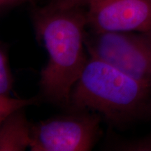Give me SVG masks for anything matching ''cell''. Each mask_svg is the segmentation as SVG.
I'll use <instances>...</instances> for the list:
<instances>
[{
    "label": "cell",
    "instance_id": "cell-1",
    "mask_svg": "<svg viewBox=\"0 0 151 151\" xmlns=\"http://www.w3.org/2000/svg\"><path fill=\"white\" fill-rule=\"evenodd\" d=\"M31 17L37 39L48 54L39 81L42 97L68 106L71 90L88 60L84 50L86 13L81 8L61 9L48 4L34 7Z\"/></svg>",
    "mask_w": 151,
    "mask_h": 151
},
{
    "label": "cell",
    "instance_id": "cell-2",
    "mask_svg": "<svg viewBox=\"0 0 151 151\" xmlns=\"http://www.w3.org/2000/svg\"><path fill=\"white\" fill-rule=\"evenodd\" d=\"M68 106L98 113L110 123L122 125L151 111V86L90 56L71 90Z\"/></svg>",
    "mask_w": 151,
    "mask_h": 151
},
{
    "label": "cell",
    "instance_id": "cell-3",
    "mask_svg": "<svg viewBox=\"0 0 151 151\" xmlns=\"http://www.w3.org/2000/svg\"><path fill=\"white\" fill-rule=\"evenodd\" d=\"M85 45L90 56L151 86V33L92 31Z\"/></svg>",
    "mask_w": 151,
    "mask_h": 151
},
{
    "label": "cell",
    "instance_id": "cell-4",
    "mask_svg": "<svg viewBox=\"0 0 151 151\" xmlns=\"http://www.w3.org/2000/svg\"><path fill=\"white\" fill-rule=\"evenodd\" d=\"M101 116L89 111H72L32 123V151H86L99 137Z\"/></svg>",
    "mask_w": 151,
    "mask_h": 151
},
{
    "label": "cell",
    "instance_id": "cell-5",
    "mask_svg": "<svg viewBox=\"0 0 151 151\" xmlns=\"http://www.w3.org/2000/svg\"><path fill=\"white\" fill-rule=\"evenodd\" d=\"M92 31L151 33V0H89Z\"/></svg>",
    "mask_w": 151,
    "mask_h": 151
},
{
    "label": "cell",
    "instance_id": "cell-6",
    "mask_svg": "<svg viewBox=\"0 0 151 151\" xmlns=\"http://www.w3.org/2000/svg\"><path fill=\"white\" fill-rule=\"evenodd\" d=\"M0 123V150L22 151L29 148L32 123L24 109L12 113Z\"/></svg>",
    "mask_w": 151,
    "mask_h": 151
},
{
    "label": "cell",
    "instance_id": "cell-7",
    "mask_svg": "<svg viewBox=\"0 0 151 151\" xmlns=\"http://www.w3.org/2000/svg\"><path fill=\"white\" fill-rule=\"evenodd\" d=\"M41 98L43 97L36 96L28 99H20L0 94V122L12 113L23 109L24 107L38 104L41 101Z\"/></svg>",
    "mask_w": 151,
    "mask_h": 151
},
{
    "label": "cell",
    "instance_id": "cell-8",
    "mask_svg": "<svg viewBox=\"0 0 151 151\" xmlns=\"http://www.w3.org/2000/svg\"><path fill=\"white\" fill-rule=\"evenodd\" d=\"M14 82V76L9 65L8 48L1 43L0 48V94L9 95Z\"/></svg>",
    "mask_w": 151,
    "mask_h": 151
},
{
    "label": "cell",
    "instance_id": "cell-9",
    "mask_svg": "<svg viewBox=\"0 0 151 151\" xmlns=\"http://www.w3.org/2000/svg\"><path fill=\"white\" fill-rule=\"evenodd\" d=\"M89 0H50V4L61 9L81 8L88 4Z\"/></svg>",
    "mask_w": 151,
    "mask_h": 151
},
{
    "label": "cell",
    "instance_id": "cell-10",
    "mask_svg": "<svg viewBox=\"0 0 151 151\" xmlns=\"http://www.w3.org/2000/svg\"><path fill=\"white\" fill-rule=\"evenodd\" d=\"M28 1L32 0H0V6L1 9H6L20 5Z\"/></svg>",
    "mask_w": 151,
    "mask_h": 151
}]
</instances>
